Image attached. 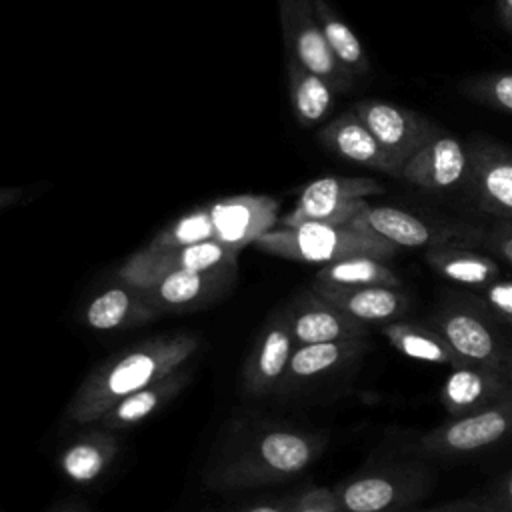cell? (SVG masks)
<instances>
[{
	"instance_id": "obj_17",
	"label": "cell",
	"mask_w": 512,
	"mask_h": 512,
	"mask_svg": "<svg viewBox=\"0 0 512 512\" xmlns=\"http://www.w3.org/2000/svg\"><path fill=\"white\" fill-rule=\"evenodd\" d=\"M368 350V338L296 346L280 388H298L350 372Z\"/></svg>"
},
{
	"instance_id": "obj_21",
	"label": "cell",
	"mask_w": 512,
	"mask_h": 512,
	"mask_svg": "<svg viewBox=\"0 0 512 512\" xmlns=\"http://www.w3.org/2000/svg\"><path fill=\"white\" fill-rule=\"evenodd\" d=\"M318 142L326 150H330L332 154H336L348 162H354V164H360L366 168H374V170H380L390 176H398V172L394 170L386 152L376 142L374 134L356 116V112L352 108L338 114L330 122H326L318 130Z\"/></svg>"
},
{
	"instance_id": "obj_4",
	"label": "cell",
	"mask_w": 512,
	"mask_h": 512,
	"mask_svg": "<svg viewBox=\"0 0 512 512\" xmlns=\"http://www.w3.org/2000/svg\"><path fill=\"white\" fill-rule=\"evenodd\" d=\"M432 484V470L412 460L368 466L332 490L344 512H408Z\"/></svg>"
},
{
	"instance_id": "obj_8",
	"label": "cell",
	"mask_w": 512,
	"mask_h": 512,
	"mask_svg": "<svg viewBox=\"0 0 512 512\" xmlns=\"http://www.w3.org/2000/svg\"><path fill=\"white\" fill-rule=\"evenodd\" d=\"M352 110L374 134L398 176L406 160L442 132L430 118L386 100H358Z\"/></svg>"
},
{
	"instance_id": "obj_14",
	"label": "cell",
	"mask_w": 512,
	"mask_h": 512,
	"mask_svg": "<svg viewBox=\"0 0 512 512\" xmlns=\"http://www.w3.org/2000/svg\"><path fill=\"white\" fill-rule=\"evenodd\" d=\"M236 282V266L218 270L170 272L146 288L144 298L158 312H184L206 306L224 296Z\"/></svg>"
},
{
	"instance_id": "obj_29",
	"label": "cell",
	"mask_w": 512,
	"mask_h": 512,
	"mask_svg": "<svg viewBox=\"0 0 512 512\" xmlns=\"http://www.w3.org/2000/svg\"><path fill=\"white\" fill-rule=\"evenodd\" d=\"M212 238V222H210V210L208 206L194 208L174 220L170 226L160 230L146 246L144 250L160 252V250H172V248H184L192 246L204 240Z\"/></svg>"
},
{
	"instance_id": "obj_6",
	"label": "cell",
	"mask_w": 512,
	"mask_h": 512,
	"mask_svg": "<svg viewBox=\"0 0 512 512\" xmlns=\"http://www.w3.org/2000/svg\"><path fill=\"white\" fill-rule=\"evenodd\" d=\"M384 186L364 176H324L308 182L294 210L280 218V226L318 222L346 226L368 204L370 196L382 194Z\"/></svg>"
},
{
	"instance_id": "obj_9",
	"label": "cell",
	"mask_w": 512,
	"mask_h": 512,
	"mask_svg": "<svg viewBox=\"0 0 512 512\" xmlns=\"http://www.w3.org/2000/svg\"><path fill=\"white\" fill-rule=\"evenodd\" d=\"M470 170L464 188L474 204L496 220L512 222V150L488 138L468 144Z\"/></svg>"
},
{
	"instance_id": "obj_32",
	"label": "cell",
	"mask_w": 512,
	"mask_h": 512,
	"mask_svg": "<svg viewBox=\"0 0 512 512\" xmlns=\"http://www.w3.org/2000/svg\"><path fill=\"white\" fill-rule=\"evenodd\" d=\"M498 322L512 326V280H494L474 296Z\"/></svg>"
},
{
	"instance_id": "obj_26",
	"label": "cell",
	"mask_w": 512,
	"mask_h": 512,
	"mask_svg": "<svg viewBox=\"0 0 512 512\" xmlns=\"http://www.w3.org/2000/svg\"><path fill=\"white\" fill-rule=\"evenodd\" d=\"M186 382V372L184 366L176 372H172L170 376L158 380L152 386H146L130 396H126L124 400H120L112 410H108L100 422L106 430H122L128 428L132 424L142 422L144 418H148L152 412H156L162 404H166L172 396H176L180 392V388Z\"/></svg>"
},
{
	"instance_id": "obj_23",
	"label": "cell",
	"mask_w": 512,
	"mask_h": 512,
	"mask_svg": "<svg viewBox=\"0 0 512 512\" xmlns=\"http://www.w3.org/2000/svg\"><path fill=\"white\" fill-rule=\"evenodd\" d=\"M424 260L442 278L474 290L498 280L500 274V266L494 258L480 254L466 246V242L458 240L426 248Z\"/></svg>"
},
{
	"instance_id": "obj_34",
	"label": "cell",
	"mask_w": 512,
	"mask_h": 512,
	"mask_svg": "<svg viewBox=\"0 0 512 512\" xmlns=\"http://www.w3.org/2000/svg\"><path fill=\"white\" fill-rule=\"evenodd\" d=\"M482 244L496 254L502 262L512 266V222L510 220H496L490 228L482 234Z\"/></svg>"
},
{
	"instance_id": "obj_13",
	"label": "cell",
	"mask_w": 512,
	"mask_h": 512,
	"mask_svg": "<svg viewBox=\"0 0 512 512\" xmlns=\"http://www.w3.org/2000/svg\"><path fill=\"white\" fill-rule=\"evenodd\" d=\"M296 346L368 338V326L354 320L312 288L298 292L284 308Z\"/></svg>"
},
{
	"instance_id": "obj_3",
	"label": "cell",
	"mask_w": 512,
	"mask_h": 512,
	"mask_svg": "<svg viewBox=\"0 0 512 512\" xmlns=\"http://www.w3.org/2000/svg\"><path fill=\"white\" fill-rule=\"evenodd\" d=\"M426 322L466 364L512 372V336L474 296L442 300Z\"/></svg>"
},
{
	"instance_id": "obj_7",
	"label": "cell",
	"mask_w": 512,
	"mask_h": 512,
	"mask_svg": "<svg viewBox=\"0 0 512 512\" xmlns=\"http://www.w3.org/2000/svg\"><path fill=\"white\" fill-rule=\"evenodd\" d=\"M278 16L286 60L318 74L336 92L348 90L354 84V78L336 62L326 44L314 0H278Z\"/></svg>"
},
{
	"instance_id": "obj_19",
	"label": "cell",
	"mask_w": 512,
	"mask_h": 512,
	"mask_svg": "<svg viewBox=\"0 0 512 512\" xmlns=\"http://www.w3.org/2000/svg\"><path fill=\"white\" fill-rule=\"evenodd\" d=\"M326 434L304 430H270L256 444V476L288 478L308 468L324 450Z\"/></svg>"
},
{
	"instance_id": "obj_12",
	"label": "cell",
	"mask_w": 512,
	"mask_h": 512,
	"mask_svg": "<svg viewBox=\"0 0 512 512\" xmlns=\"http://www.w3.org/2000/svg\"><path fill=\"white\" fill-rule=\"evenodd\" d=\"M212 222V240L240 254L260 236L274 230L280 204L264 194H236L208 204Z\"/></svg>"
},
{
	"instance_id": "obj_35",
	"label": "cell",
	"mask_w": 512,
	"mask_h": 512,
	"mask_svg": "<svg viewBox=\"0 0 512 512\" xmlns=\"http://www.w3.org/2000/svg\"><path fill=\"white\" fill-rule=\"evenodd\" d=\"M480 498L502 512H512V468L494 478Z\"/></svg>"
},
{
	"instance_id": "obj_37",
	"label": "cell",
	"mask_w": 512,
	"mask_h": 512,
	"mask_svg": "<svg viewBox=\"0 0 512 512\" xmlns=\"http://www.w3.org/2000/svg\"><path fill=\"white\" fill-rule=\"evenodd\" d=\"M294 500L296 498H286V500H278V502H266V504L252 506L246 512H290Z\"/></svg>"
},
{
	"instance_id": "obj_18",
	"label": "cell",
	"mask_w": 512,
	"mask_h": 512,
	"mask_svg": "<svg viewBox=\"0 0 512 512\" xmlns=\"http://www.w3.org/2000/svg\"><path fill=\"white\" fill-rule=\"evenodd\" d=\"M310 288L366 326L402 320L410 308V298L400 286H328L312 282Z\"/></svg>"
},
{
	"instance_id": "obj_1",
	"label": "cell",
	"mask_w": 512,
	"mask_h": 512,
	"mask_svg": "<svg viewBox=\"0 0 512 512\" xmlns=\"http://www.w3.org/2000/svg\"><path fill=\"white\" fill-rule=\"evenodd\" d=\"M198 338L172 334L146 340L92 372L70 402V420L88 424L100 420L126 396L156 384L180 370L196 352Z\"/></svg>"
},
{
	"instance_id": "obj_27",
	"label": "cell",
	"mask_w": 512,
	"mask_h": 512,
	"mask_svg": "<svg viewBox=\"0 0 512 512\" xmlns=\"http://www.w3.org/2000/svg\"><path fill=\"white\" fill-rule=\"evenodd\" d=\"M314 10L324 32L326 44L336 62L356 80L370 72V60L362 48V42L354 30L342 20V16L326 2L314 0Z\"/></svg>"
},
{
	"instance_id": "obj_10",
	"label": "cell",
	"mask_w": 512,
	"mask_h": 512,
	"mask_svg": "<svg viewBox=\"0 0 512 512\" xmlns=\"http://www.w3.org/2000/svg\"><path fill=\"white\" fill-rule=\"evenodd\" d=\"M352 228L374 234L390 246L398 248H432L444 242H464L472 236V228L458 224H428L420 216L392 206L366 204L350 222Z\"/></svg>"
},
{
	"instance_id": "obj_31",
	"label": "cell",
	"mask_w": 512,
	"mask_h": 512,
	"mask_svg": "<svg viewBox=\"0 0 512 512\" xmlns=\"http://www.w3.org/2000/svg\"><path fill=\"white\" fill-rule=\"evenodd\" d=\"M462 94L470 100L512 114V72H492L470 78L462 84Z\"/></svg>"
},
{
	"instance_id": "obj_38",
	"label": "cell",
	"mask_w": 512,
	"mask_h": 512,
	"mask_svg": "<svg viewBox=\"0 0 512 512\" xmlns=\"http://www.w3.org/2000/svg\"><path fill=\"white\" fill-rule=\"evenodd\" d=\"M24 190L14 186V188H0V212L14 206L16 202H20Z\"/></svg>"
},
{
	"instance_id": "obj_28",
	"label": "cell",
	"mask_w": 512,
	"mask_h": 512,
	"mask_svg": "<svg viewBox=\"0 0 512 512\" xmlns=\"http://www.w3.org/2000/svg\"><path fill=\"white\" fill-rule=\"evenodd\" d=\"M314 282L328 286H400L398 274L384 262L372 256H352L322 266Z\"/></svg>"
},
{
	"instance_id": "obj_2",
	"label": "cell",
	"mask_w": 512,
	"mask_h": 512,
	"mask_svg": "<svg viewBox=\"0 0 512 512\" xmlns=\"http://www.w3.org/2000/svg\"><path fill=\"white\" fill-rule=\"evenodd\" d=\"M256 250L302 262V264H332L352 256H372L388 262L396 248L374 234L346 226H330L304 222L296 226H280L254 242Z\"/></svg>"
},
{
	"instance_id": "obj_36",
	"label": "cell",
	"mask_w": 512,
	"mask_h": 512,
	"mask_svg": "<svg viewBox=\"0 0 512 512\" xmlns=\"http://www.w3.org/2000/svg\"><path fill=\"white\" fill-rule=\"evenodd\" d=\"M408 512H502V510L490 506L482 498H474V500H454V502H446V504H440L434 508L408 510Z\"/></svg>"
},
{
	"instance_id": "obj_5",
	"label": "cell",
	"mask_w": 512,
	"mask_h": 512,
	"mask_svg": "<svg viewBox=\"0 0 512 512\" xmlns=\"http://www.w3.org/2000/svg\"><path fill=\"white\" fill-rule=\"evenodd\" d=\"M512 440V396L462 418H446L424 432L408 454L424 460L464 458Z\"/></svg>"
},
{
	"instance_id": "obj_22",
	"label": "cell",
	"mask_w": 512,
	"mask_h": 512,
	"mask_svg": "<svg viewBox=\"0 0 512 512\" xmlns=\"http://www.w3.org/2000/svg\"><path fill=\"white\" fill-rule=\"evenodd\" d=\"M158 316V310L144 298L140 288L120 280L96 294L84 310V322L94 330H116L144 324Z\"/></svg>"
},
{
	"instance_id": "obj_33",
	"label": "cell",
	"mask_w": 512,
	"mask_h": 512,
	"mask_svg": "<svg viewBox=\"0 0 512 512\" xmlns=\"http://www.w3.org/2000/svg\"><path fill=\"white\" fill-rule=\"evenodd\" d=\"M290 512H344L332 488H310L300 494Z\"/></svg>"
},
{
	"instance_id": "obj_25",
	"label": "cell",
	"mask_w": 512,
	"mask_h": 512,
	"mask_svg": "<svg viewBox=\"0 0 512 512\" xmlns=\"http://www.w3.org/2000/svg\"><path fill=\"white\" fill-rule=\"evenodd\" d=\"M286 80L290 106L298 124L304 128L320 124L332 110L336 90L324 78L292 60H286Z\"/></svg>"
},
{
	"instance_id": "obj_39",
	"label": "cell",
	"mask_w": 512,
	"mask_h": 512,
	"mask_svg": "<svg viewBox=\"0 0 512 512\" xmlns=\"http://www.w3.org/2000/svg\"><path fill=\"white\" fill-rule=\"evenodd\" d=\"M498 12L508 30H512V0H498Z\"/></svg>"
},
{
	"instance_id": "obj_15",
	"label": "cell",
	"mask_w": 512,
	"mask_h": 512,
	"mask_svg": "<svg viewBox=\"0 0 512 512\" xmlns=\"http://www.w3.org/2000/svg\"><path fill=\"white\" fill-rule=\"evenodd\" d=\"M468 170V146L442 130L406 160L398 178L430 192H446L464 186Z\"/></svg>"
},
{
	"instance_id": "obj_20",
	"label": "cell",
	"mask_w": 512,
	"mask_h": 512,
	"mask_svg": "<svg viewBox=\"0 0 512 512\" xmlns=\"http://www.w3.org/2000/svg\"><path fill=\"white\" fill-rule=\"evenodd\" d=\"M296 344L284 310L270 316L246 362V386L256 394H270L280 388Z\"/></svg>"
},
{
	"instance_id": "obj_11",
	"label": "cell",
	"mask_w": 512,
	"mask_h": 512,
	"mask_svg": "<svg viewBox=\"0 0 512 512\" xmlns=\"http://www.w3.org/2000/svg\"><path fill=\"white\" fill-rule=\"evenodd\" d=\"M238 254L216 240H204L184 248L172 250H136L120 268V280L128 282L134 288H146L154 280L180 270H218L236 266Z\"/></svg>"
},
{
	"instance_id": "obj_16",
	"label": "cell",
	"mask_w": 512,
	"mask_h": 512,
	"mask_svg": "<svg viewBox=\"0 0 512 512\" xmlns=\"http://www.w3.org/2000/svg\"><path fill=\"white\" fill-rule=\"evenodd\" d=\"M508 396H512V372L472 364L452 368L440 388V404L448 418L474 414Z\"/></svg>"
},
{
	"instance_id": "obj_24",
	"label": "cell",
	"mask_w": 512,
	"mask_h": 512,
	"mask_svg": "<svg viewBox=\"0 0 512 512\" xmlns=\"http://www.w3.org/2000/svg\"><path fill=\"white\" fill-rule=\"evenodd\" d=\"M380 330L388 338V342L408 358L444 364L448 368L466 366V362L452 350L446 338L428 322L396 320L384 324Z\"/></svg>"
},
{
	"instance_id": "obj_30",
	"label": "cell",
	"mask_w": 512,
	"mask_h": 512,
	"mask_svg": "<svg viewBox=\"0 0 512 512\" xmlns=\"http://www.w3.org/2000/svg\"><path fill=\"white\" fill-rule=\"evenodd\" d=\"M114 452V444L96 438V440H82L72 444L62 456V468L66 476L74 482H90L102 474L110 456Z\"/></svg>"
}]
</instances>
